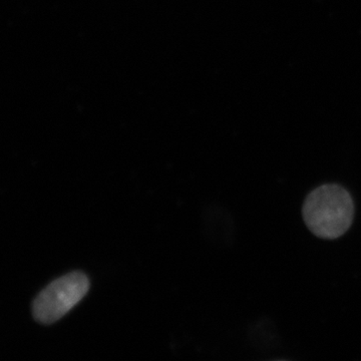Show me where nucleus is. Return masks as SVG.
Here are the masks:
<instances>
[{
	"label": "nucleus",
	"mask_w": 361,
	"mask_h": 361,
	"mask_svg": "<svg viewBox=\"0 0 361 361\" xmlns=\"http://www.w3.org/2000/svg\"><path fill=\"white\" fill-rule=\"evenodd\" d=\"M304 222L318 238L334 240L348 231L355 216L353 197L336 184L322 185L313 190L303 204Z\"/></svg>",
	"instance_id": "f257e3e1"
},
{
	"label": "nucleus",
	"mask_w": 361,
	"mask_h": 361,
	"mask_svg": "<svg viewBox=\"0 0 361 361\" xmlns=\"http://www.w3.org/2000/svg\"><path fill=\"white\" fill-rule=\"evenodd\" d=\"M89 288V278L82 272L70 273L54 280L33 301L35 320L42 324L58 322L80 302Z\"/></svg>",
	"instance_id": "f03ea898"
}]
</instances>
